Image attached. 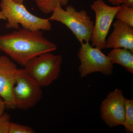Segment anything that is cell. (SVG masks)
Returning <instances> with one entry per match:
<instances>
[{
    "label": "cell",
    "instance_id": "12",
    "mask_svg": "<svg viewBox=\"0 0 133 133\" xmlns=\"http://www.w3.org/2000/svg\"><path fill=\"white\" fill-rule=\"evenodd\" d=\"M70 0H35L39 9L44 14L52 13L58 6H65Z\"/></svg>",
    "mask_w": 133,
    "mask_h": 133
},
{
    "label": "cell",
    "instance_id": "3",
    "mask_svg": "<svg viewBox=\"0 0 133 133\" xmlns=\"http://www.w3.org/2000/svg\"><path fill=\"white\" fill-rule=\"evenodd\" d=\"M52 13L50 21L59 22L66 26L80 43L91 41L94 23L85 10L78 12L71 5L64 10L58 6Z\"/></svg>",
    "mask_w": 133,
    "mask_h": 133
},
{
    "label": "cell",
    "instance_id": "13",
    "mask_svg": "<svg viewBox=\"0 0 133 133\" xmlns=\"http://www.w3.org/2000/svg\"><path fill=\"white\" fill-rule=\"evenodd\" d=\"M115 17L117 20L133 27V7H129L122 3Z\"/></svg>",
    "mask_w": 133,
    "mask_h": 133
},
{
    "label": "cell",
    "instance_id": "2",
    "mask_svg": "<svg viewBox=\"0 0 133 133\" xmlns=\"http://www.w3.org/2000/svg\"><path fill=\"white\" fill-rule=\"evenodd\" d=\"M0 6L8 21L6 28L18 29L21 24L23 28L31 31H50L52 29L49 18L44 19L34 15L23 4L12 0H2Z\"/></svg>",
    "mask_w": 133,
    "mask_h": 133
},
{
    "label": "cell",
    "instance_id": "21",
    "mask_svg": "<svg viewBox=\"0 0 133 133\" xmlns=\"http://www.w3.org/2000/svg\"><path fill=\"white\" fill-rule=\"evenodd\" d=\"M14 2L19 4H23L24 0H12Z\"/></svg>",
    "mask_w": 133,
    "mask_h": 133
},
{
    "label": "cell",
    "instance_id": "1",
    "mask_svg": "<svg viewBox=\"0 0 133 133\" xmlns=\"http://www.w3.org/2000/svg\"><path fill=\"white\" fill-rule=\"evenodd\" d=\"M17 30L0 35V51L20 65L24 66L33 58L57 49L56 45L45 38L41 31Z\"/></svg>",
    "mask_w": 133,
    "mask_h": 133
},
{
    "label": "cell",
    "instance_id": "6",
    "mask_svg": "<svg viewBox=\"0 0 133 133\" xmlns=\"http://www.w3.org/2000/svg\"><path fill=\"white\" fill-rule=\"evenodd\" d=\"M78 57L80 62L78 71L81 78L95 72H100L105 76L112 74L113 64L101 50L90 45L89 42L81 44Z\"/></svg>",
    "mask_w": 133,
    "mask_h": 133
},
{
    "label": "cell",
    "instance_id": "8",
    "mask_svg": "<svg viewBox=\"0 0 133 133\" xmlns=\"http://www.w3.org/2000/svg\"><path fill=\"white\" fill-rule=\"evenodd\" d=\"M125 99L121 90L108 94L101 105V116L110 127L123 125L125 112Z\"/></svg>",
    "mask_w": 133,
    "mask_h": 133
},
{
    "label": "cell",
    "instance_id": "10",
    "mask_svg": "<svg viewBox=\"0 0 133 133\" xmlns=\"http://www.w3.org/2000/svg\"><path fill=\"white\" fill-rule=\"evenodd\" d=\"M111 34L106 40V48H125L133 52V27L116 20Z\"/></svg>",
    "mask_w": 133,
    "mask_h": 133
},
{
    "label": "cell",
    "instance_id": "16",
    "mask_svg": "<svg viewBox=\"0 0 133 133\" xmlns=\"http://www.w3.org/2000/svg\"><path fill=\"white\" fill-rule=\"evenodd\" d=\"M11 122L10 116L4 112L0 116V133H8L9 126Z\"/></svg>",
    "mask_w": 133,
    "mask_h": 133
},
{
    "label": "cell",
    "instance_id": "7",
    "mask_svg": "<svg viewBox=\"0 0 133 133\" xmlns=\"http://www.w3.org/2000/svg\"><path fill=\"white\" fill-rule=\"evenodd\" d=\"M95 21L91 37V46L102 50L106 48V38L119 6H111L102 0H96L91 5Z\"/></svg>",
    "mask_w": 133,
    "mask_h": 133
},
{
    "label": "cell",
    "instance_id": "18",
    "mask_svg": "<svg viewBox=\"0 0 133 133\" xmlns=\"http://www.w3.org/2000/svg\"><path fill=\"white\" fill-rule=\"evenodd\" d=\"M108 1L114 5L119 6L123 3V0H108Z\"/></svg>",
    "mask_w": 133,
    "mask_h": 133
},
{
    "label": "cell",
    "instance_id": "17",
    "mask_svg": "<svg viewBox=\"0 0 133 133\" xmlns=\"http://www.w3.org/2000/svg\"><path fill=\"white\" fill-rule=\"evenodd\" d=\"M5 108L6 106L5 101L0 97V116L4 113Z\"/></svg>",
    "mask_w": 133,
    "mask_h": 133
},
{
    "label": "cell",
    "instance_id": "14",
    "mask_svg": "<svg viewBox=\"0 0 133 133\" xmlns=\"http://www.w3.org/2000/svg\"><path fill=\"white\" fill-rule=\"evenodd\" d=\"M122 125L127 133L133 132V99H125V112Z\"/></svg>",
    "mask_w": 133,
    "mask_h": 133
},
{
    "label": "cell",
    "instance_id": "11",
    "mask_svg": "<svg viewBox=\"0 0 133 133\" xmlns=\"http://www.w3.org/2000/svg\"><path fill=\"white\" fill-rule=\"evenodd\" d=\"M113 64L121 65L127 71L133 73V52L125 48L113 49L108 55Z\"/></svg>",
    "mask_w": 133,
    "mask_h": 133
},
{
    "label": "cell",
    "instance_id": "19",
    "mask_svg": "<svg viewBox=\"0 0 133 133\" xmlns=\"http://www.w3.org/2000/svg\"><path fill=\"white\" fill-rule=\"evenodd\" d=\"M123 3L129 7H133V0H123Z\"/></svg>",
    "mask_w": 133,
    "mask_h": 133
},
{
    "label": "cell",
    "instance_id": "9",
    "mask_svg": "<svg viewBox=\"0 0 133 133\" xmlns=\"http://www.w3.org/2000/svg\"><path fill=\"white\" fill-rule=\"evenodd\" d=\"M17 70L9 58L5 56H0V97L5 101L8 109H16L14 88Z\"/></svg>",
    "mask_w": 133,
    "mask_h": 133
},
{
    "label": "cell",
    "instance_id": "20",
    "mask_svg": "<svg viewBox=\"0 0 133 133\" xmlns=\"http://www.w3.org/2000/svg\"><path fill=\"white\" fill-rule=\"evenodd\" d=\"M6 20V19L2 12L1 10L0 9V20Z\"/></svg>",
    "mask_w": 133,
    "mask_h": 133
},
{
    "label": "cell",
    "instance_id": "5",
    "mask_svg": "<svg viewBox=\"0 0 133 133\" xmlns=\"http://www.w3.org/2000/svg\"><path fill=\"white\" fill-rule=\"evenodd\" d=\"M42 87L25 69H18L14 88L16 108L26 111L35 107L42 97Z\"/></svg>",
    "mask_w": 133,
    "mask_h": 133
},
{
    "label": "cell",
    "instance_id": "4",
    "mask_svg": "<svg viewBox=\"0 0 133 133\" xmlns=\"http://www.w3.org/2000/svg\"><path fill=\"white\" fill-rule=\"evenodd\" d=\"M62 63L61 55L45 52L30 59L24 69L42 87H45L59 78Z\"/></svg>",
    "mask_w": 133,
    "mask_h": 133
},
{
    "label": "cell",
    "instance_id": "15",
    "mask_svg": "<svg viewBox=\"0 0 133 133\" xmlns=\"http://www.w3.org/2000/svg\"><path fill=\"white\" fill-rule=\"evenodd\" d=\"M36 131L29 126L11 122L8 133H35Z\"/></svg>",
    "mask_w": 133,
    "mask_h": 133
}]
</instances>
